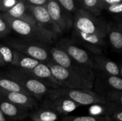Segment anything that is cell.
<instances>
[{
  "instance_id": "4dcf8cb0",
  "label": "cell",
  "mask_w": 122,
  "mask_h": 121,
  "mask_svg": "<svg viewBox=\"0 0 122 121\" xmlns=\"http://www.w3.org/2000/svg\"><path fill=\"white\" fill-rule=\"evenodd\" d=\"M112 119H114L117 121H122V107L120 106L119 108H116V110L113 111L112 114Z\"/></svg>"
},
{
  "instance_id": "7a4b0ae2",
  "label": "cell",
  "mask_w": 122,
  "mask_h": 121,
  "mask_svg": "<svg viewBox=\"0 0 122 121\" xmlns=\"http://www.w3.org/2000/svg\"><path fill=\"white\" fill-rule=\"evenodd\" d=\"M47 94L69 98L80 106H91L96 103L107 104L108 103L107 98L91 89L59 87L57 88H51Z\"/></svg>"
},
{
  "instance_id": "7c38bea8",
  "label": "cell",
  "mask_w": 122,
  "mask_h": 121,
  "mask_svg": "<svg viewBox=\"0 0 122 121\" xmlns=\"http://www.w3.org/2000/svg\"><path fill=\"white\" fill-rule=\"evenodd\" d=\"M0 98L27 110H31L37 105L34 97L18 91H9L0 88Z\"/></svg>"
},
{
  "instance_id": "f546056e",
  "label": "cell",
  "mask_w": 122,
  "mask_h": 121,
  "mask_svg": "<svg viewBox=\"0 0 122 121\" xmlns=\"http://www.w3.org/2000/svg\"><path fill=\"white\" fill-rule=\"evenodd\" d=\"M104 9L107 10L110 14L122 15V2L105 6L104 7Z\"/></svg>"
},
{
  "instance_id": "5b68a950",
  "label": "cell",
  "mask_w": 122,
  "mask_h": 121,
  "mask_svg": "<svg viewBox=\"0 0 122 121\" xmlns=\"http://www.w3.org/2000/svg\"><path fill=\"white\" fill-rule=\"evenodd\" d=\"M49 54L51 61L57 65L67 68L94 83V70L76 63L61 48L58 46L49 48Z\"/></svg>"
},
{
  "instance_id": "4fadbf2b",
  "label": "cell",
  "mask_w": 122,
  "mask_h": 121,
  "mask_svg": "<svg viewBox=\"0 0 122 121\" xmlns=\"http://www.w3.org/2000/svg\"><path fill=\"white\" fill-rule=\"evenodd\" d=\"M42 81L50 88H57L61 87L60 83L54 76L50 68L46 63L40 62L34 68L26 71Z\"/></svg>"
},
{
  "instance_id": "e575fe53",
  "label": "cell",
  "mask_w": 122,
  "mask_h": 121,
  "mask_svg": "<svg viewBox=\"0 0 122 121\" xmlns=\"http://www.w3.org/2000/svg\"><path fill=\"white\" fill-rule=\"evenodd\" d=\"M4 66H5V63H4V60H3V58L0 54V67Z\"/></svg>"
},
{
  "instance_id": "ffe728a7",
  "label": "cell",
  "mask_w": 122,
  "mask_h": 121,
  "mask_svg": "<svg viewBox=\"0 0 122 121\" xmlns=\"http://www.w3.org/2000/svg\"><path fill=\"white\" fill-rule=\"evenodd\" d=\"M30 118L32 121H56L59 114L49 108H44L31 113Z\"/></svg>"
},
{
  "instance_id": "5bb4252c",
  "label": "cell",
  "mask_w": 122,
  "mask_h": 121,
  "mask_svg": "<svg viewBox=\"0 0 122 121\" xmlns=\"http://www.w3.org/2000/svg\"><path fill=\"white\" fill-rule=\"evenodd\" d=\"M0 109L6 117L12 120H23L28 116L29 110L14 104L1 98H0Z\"/></svg>"
},
{
  "instance_id": "d6a6232c",
  "label": "cell",
  "mask_w": 122,
  "mask_h": 121,
  "mask_svg": "<svg viewBox=\"0 0 122 121\" xmlns=\"http://www.w3.org/2000/svg\"><path fill=\"white\" fill-rule=\"evenodd\" d=\"M102 1L103 6L104 7L105 6H107V5L121 3V2H122V0H102Z\"/></svg>"
},
{
  "instance_id": "8992f818",
  "label": "cell",
  "mask_w": 122,
  "mask_h": 121,
  "mask_svg": "<svg viewBox=\"0 0 122 121\" xmlns=\"http://www.w3.org/2000/svg\"><path fill=\"white\" fill-rule=\"evenodd\" d=\"M46 63L50 68L54 76L60 83L61 87L91 90L93 88L94 83L83 76L57 65L51 60Z\"/></svg>"
},
{
  "instance_id": "2e32d148",
  "label": "cell",
  "mask_w": 122,
  "mask_h": 121,
  "mask_svg": "<svg viewBox=\"0 0 122 121\" xmlns=\"http://www.w3.org/2000/svg\"><path fill=\"white\" fill-rule=\"evenodd\" d=\"M4 14L14 19L24 20L32 24H36L33 16L28 9L27 3L24 0H19L18 2L12 8H11Z\"/></svg>"
},
{
  "instance_id": "3957f363",
  "label": "cell",
  "mask_w": 122,
  "mask_h": 121,
  "mask_svg": "<svg viewBox=\"0 0 122 121\" xmlns=\"http://www.w3.org/2000/svg\"><path fill=\"white\" fill-rule=\"evenodd\" d=\"M5 44L14 50L41 62L47 63L51 60L49 54V48L44 42L23 38L9 39Z\"/></svg>"
},
{
  "instance_id": "7402d4cb",
  "label": "cell",
  "mask_w": 122,
  "mask_h": 121,
  "mask_svg": "<svg viewBox=\"0 0 122 121\" xmlns=\"http://www.w3.org/2000/svg\"><path fill=\"white\" fill-rule=\"evenodd\" d=\"M62 121H113L112 118L108 116H65Z\"/></svg>"
},
{
  "instance_id": "8fae6325",
  "label": "cell",
  "mask_w": 122,
  "mask_h": 121,
  "mask_svg": "<svg viewBox=\"0 0 122 121\" xmlns=\"http://www.w3.org/2000/svg\"><path fill=\"white\" fill-rule=\"evenodd\" d=\"M44 108H49L55 111L58 114L67 115L74 111L81 106L64 97L48 95L47 98L44 102Z\"/></svg>"
},
{
  "instance_id": "d4e9b609",
  "label": "cell",
  "mask_w": 122,
  "mask_h": 121,
  "mask_svg": "<svg viewBox=\"0 0 122 121\" xmlns=\"http://www.w3.org/2000/svg\"><path fill=\"white\" fill-rule=\"evenodd\" d=\"M57 2L68 12L74 14L79 9L76 0H56Z\"/></svg>"
},
{
  "instance_id": "ac0fdd59",
  "label": "cell",
  "mask_w": 122,
  "mask_h": 121,
  "mask_svg": "<svg viewBox=\"0 0 122 121\" xmlns=\"http://www.w3.org/2000/svg\"><path fill=\"white\" fill-rule=\"evenodd\" d=\"M107 36L112 46L114 49L122 51V32L117 25L113 26L108 24Z\"/></svg>"
},
{
  "instance_id": "44dd1931",
  "label": "cell",
  "mask_w": 122,
  "mask_h": 121,
  "mask_svg": "<svg viewBox=\"0 0 122 121\" xmlns=\"http://www.w3.org/2000/svg\"><path fill=\"white\" fill-rule=\"evenodd\" d=\"M0 88L6 90V91H9L21 92V93H24L30 95L16 81H14L13 78H11L6 74L5 76L0 75Z\"/></svg>"
},
{
  "instance_id": "d6986e66",
  "label": "cell",
  "mask_w": 122,
  "mask_h": 121,
  "mask_svg": "<svg viewBox=\"0 0 122 121\" xmlns=\"http://www.w3.org/2000/svg\"><path fill=\"white\" fill-rule=\"evenodd\" d=\"M79 8L84 9L95 16L101 14L104 10L102 0H76Z\"/></svg>"
},
{
  "instance_id": "e0dca14e",
  "label": "cell",
  "mask_w": 122,
  "mask_h": 121,
  "mask_svg": "<svg viewBox=\"0 0 122 121\" xmlns=\"http://www.w3.org/2000/svg\"><path fill=\"white\" fill-rule=\"evenodd\" d=\"M41 61L35 58H33L22 53L15 51L14 60H13V63L11 66L16 68H19L25 71H29L31 70L32 68H34Z\"/></svg>"
},
{
  "instance_id": "30bf717a",
  "label": "cell",
  "mask_w": 122,
  "mask_h": 121,
  "mask_svg": "<svg viewBox=\"0 0 122 121\" xmlns=\"http://www.w3.org/2000/svg\"><path fill=\"white\" fill-rule=\"evenodd\" d=\"M28 9L33 16L36 24L40 27L52 32L53 34L59 36L62 34V31L54 23L50 16L46 6H35L31 5L27 3Z\"/></svg>"
},
{
  "instance_id": "1f68e13d",
  "label": "cell",
  "mask_w": 122,
  "mask_h": 121,
  "mask_svg": "<svg viewBox=\"0 0 122 121\" xmlns=\"http://www.w3.org/2000/svg\"><path fill=\"white\" fill-rule=\"evenodd\" d=\"M24 1L29 4L35 5V6H44L48 1V0H24Z\"/></svg>"
},
{
  "instance_id": "4316f807",
  "label": "cell",
  "mask_w": 122,
  "mask_h": 121,
  "mask_svg": "<svg viewBox=\"0 0 122 121\" xmlns=\"http://www.w3.org/2000/svg\"><path fill=\"white\" fill-rule=\"evenodd\" d=\"M107 98L112 102L119 106L122 107V91H114L107 93Z\"/></svg>"
},
{
  "instance_id": "6da1fadb",
  "label": "cell",
  "mask_w": 122,
  "mask_h": 121,
  "mask_svg": "<svg viewBox=\"0 0 122 121\" xmlns=\"http://www.w3.org/2000/svg\"><path fill=\"white\" fill-rule=\"evenodd\" d=\"M1 14L8 23L11 31L24 39L50 44L58 36L52 32L40 27L36 24L14 19L4 13H1Z\"/></svg>"
},
{
  "instance_id": "9a60e30c",
  "label": "cell",
  "mask_w": 122,
  "mask_h": 121,
  "mask_svg": "<svg viewBox=\"0 0 122 121\" xmlns=\"http://www.w3.org/2000/svg\"><path fill=\"white\" fill-rule=\"evenodd\" d=\"M92 59L95 69L102 72L104 74L120 76L119 66L114 61L109 60L100 54H95Z\"/></svg>"
},
{
  "instance_id": "603a6c76",
  "label": "cell",
  "mask_w": 122,
  "mask_h": 121,
  "mask_svg": "<svg viewBox=\"0 0 122 121\" xmlns=\"http://www.w3.org/2000/svg\"><path fill=\"white\" fill-rule=\"evenodd\" d=\"M15 50L6 44L0 42V54L4 61L5 65H12Z\"/></svg>"
},
{
  "instance_id": "52a82bcc",
  "label": "cell",
  "mask_w": 122,
  "mask_h": 121,
  "mask_svg": "<svg viewBox=\"0 0 122 121\" xmlns=\"http://www.w3.org/2000/svg\"><path fill=\"white\" fill-rule=\"evenodd\" d=\"M6 75L16 81L31 96L36 98H41L44 95H46L51 89L29 73L15 67L11 69Z\"/></svg>"
},
{
  "instance_id": "277c9868",
  "label": "cell",
  "mask_w": 122,
  "mask_h": 121,
  "mask_svg": "<svg viewBox=\"0 0 122 121\" xmlns=\"http://www.w3.org/2000/svg\"><path fill=\"white\" fill-rule=\"evenodd\" d=\"M108 24L92 13L79 8L74 14L73 31L107 36Z\"/></svg>"
},
{
  "instance_id": "83f0119b",
  "label": "cell",
  "mask_w": 122,
  "mask_h": 121,
  "mask_svg": "<svg viewBox=\"0 0 122 121\" xmlns=\"http://www.w3.org/2000/svg\"><path fill=\"white\" fill-rule=\"evenodd\" d=\"M11 32V30L10 26L0 13V38L6 37Z\"/></svg>"
},
{
  "instance_id": "484cf974",
  "label": "cell",
  "mask_w": 122,
  "mask_h": 121,
  "mask_svg": "<svg viewBox=\"0 0 122 121\" xmlns=\"http://www.w3.org/2000/svg\"><path fill=\"white\" fill-rule=\"evenodd\" d=\"M107 104H100L96 103L91 105L89 108V112L92 116H104L103 114L105 113L107 111Z\"/></svg>"
},
{
  "instance_id": "f1b7e54d",
  "label": "cell",
  "mask_w": 122,
  "mask_h": 121,
  "mask_svg": "<svg viewBox=\"0 0 122 121\" xmlns=\"http://www.w3.org/2000/svg\"><path fill=\"white\" fill-rule=\"evenodd\" d=\"M19 0H0V13H6L12 8Z\"/></svg>"
},
{
  "instance_id": "8d00e7d4",
  "label": "cell",
  "mask_w": 122,
  "mask_h": 121,
  "mask_svg": "<svg viewBox=\"0 0 122 121\" xmlns=\"http://www.w3.org/2000/svg\"><path fill=\"white\" fill-rule=\"evenodd\" d=\"M119 71H120V76L122 78V64L119 65Z\"/></svg>"
},
{
  "instance_id": "cb8c5ba5",
  "label": "cell",
  "mask_w": 122,
  "mask_h": 121,
  "mask_svg": "<svg viewBox=\"0 0 122 121\" xmlns=\"http://www.w3.org/2000/svg\"><path fill=\"white\" fill-rule=\"evenodd\" d=\"M104 81L107 84L115 91H122V78L119 76L104 74Z\"/></svg>"
},
{
  "instance_id": "836d02e7",
  "label": "cell",
  "mask_w": 122,
  "mask_h": 121,
  "mask_svg": "<svg viewBox=\"0 0 122 121\" xmlns=\"http://www.w3.org/2000/svg\"><path fill=\"white\" fill-rule=\"evenodd\" d=\"M0 121H6V116H5V115L3 113V112L1 111V109H0Z\"/></svg>"
},
{
  "instance_id": "ba28073f",
  "label": "cell",
  "mask_w": 122,
  "mask_h": 121,
  "mask_svg": "<svg viewBox=\"0 0 122 121\" xmlns=\"http://www.w3.org/2000/svg\"><path fill=\"white\" fill-rule=\"evenodd\" d=\"M45 6L52 20L62 33L71 29L73 26L74 15L66 11L56 0H48Z\"/></svg>"
},
{
  "instance_id": "d590c367",
  "label": "cell",
  "mask_w": 122,
  "mask_h": 121,
  "mask_svg": "<svg viewBox=\"0 0 122 121\" xmlns=\"http://www.w3.org/2000/svg\"><path fill=\"white\" fill-rule=\"evenodd\" d=\"M117 27L119 29V30L122 32V22H121V23H118V24H117Z\"/></svg>"
},
{
  "instance_id": "9c48e42d",
  "label": "cell",
  "mask_w": 122,
  "mask_h": 121,
  "mask_svg": "<svg viewBox=\"0 0 122 121\" xmlns=\"http://www.w3.org/2000/svg\"><path fill=\"white\" fill-rule=\"evenodd\" d=\"M56 46L64 49L76 63L95 70L93 59L89 53L72 41L66 39H61L57 43Z\"/></svg>"
}]
</instances>
